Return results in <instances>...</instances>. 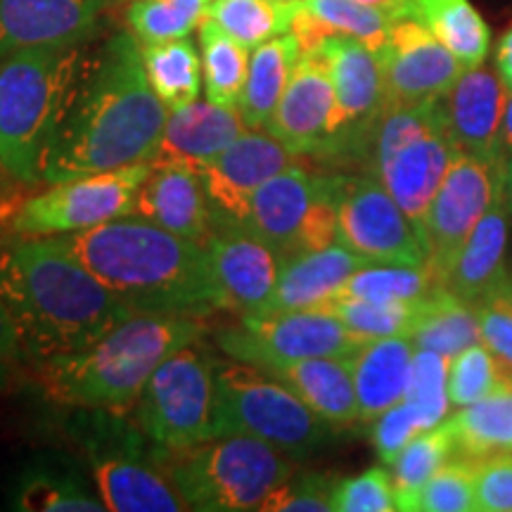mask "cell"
<instances>
[{"label": "cell", "mask_w": 512, "mask_h": 512, "mask_svg": "<svg viewBox=\"0 0 512 512\" xmlns=\"http://www.w3.org/2000/svg\"><path fill=\"white\" fill-rule=\"evenodd\" d=\"M166 121L169 107L150 86L138 38L117 34L83 76L43 162V183L152 162Z\"/></svg>", "instance_id": "obj_1"}, {"label": "cell", "mask_w": 512, "mask_h": 512, "mask_svg": "<svg viewBox=\"0 0 512 512\" xmlns=\"http://www.w3.org/2000/svg\"><path fill=\"white\" fill-rule=\"evenodd\" d=\"M138 313L204 318L223 311L202 242L181 238L140 216L53 238Z\"/></svg>", "instance_id": "obj_2"}, {"label": "cell", "mask_w": 512, "mask_h": 512, "mask_svg": "<svg viewBox=\"0 0 512 512\" xmlns=\"http://www.w3.org/2000/svg\"><path fill=\"white\" fill-rule=\"evenodd\" d=\"M0 299L36 363L79 354L138 313L53 238H19L3 254Z\"/></svg>", "instance_id": "obj_3"}, {"label": "cell", "mask_w": 512, "mask_h": 512, "mask_svg": "<svg viewBox=\"0 0 512 512\" xmlns=\"http://www.w3.org/2000/svg\"><path fill=\"white\" fill-rule=\"evenodd\" d=\"M202 332L197 318L136 313L79 354L38 361V384L57 406L126 415L159 363Z\"/></svg>", "instance_id": "obj_4"}, {"label": "cell", "mask_w": 512, "mask_h": 512, "mask_svg": "<svg viewBox=\"0 0 512 512\" xmlns=\"http://www.w3.org/2000/svg\"><path fill=\"white\" fill-rule=\"evenodd\" d=\"M83 76L79 46L27 48L0 60V166L17 183H43V162Z\"/></svg>", "instance_id": "obj_5"}, {"label": "cell", "mask_w": 512, "mask_h": 512, "mask_svg": "<svg viewBox=\"0 0 512 512\" xmlns=\"http://www.w3.org/2000/svg\"><path fill=\"white\" fill-rule=\"evenodd\" d=\"M164 472L190 510H259L273 489L294 475V458L249 434H228L169 451L157 446Z\"/></svg>", "instance_id": "obj_6"}, {"label": "cell", "mask_w": 512, "mask_h": 512, "mask_svg": "<svg viewBox=\"0 0 512 512\" xmlns=\"http://www.w3.org/2000/svg\"><path fill=\"white\" fill-rule=\"evenodd\" d=\"M228 434H249L299 460L328 444L332 427L266 370L228 358L214 366V437Z\"/></svg>", "instance_id": "obj_7"}, {"label": "cell", "mask_w": 512, "mask_h": 512, "mask_svg": "<svg viewBox=\"0 0 512 512\" xmlns=\"http://www.w3.org/2000/svg\"><path fill=\"white\" fill-rule=\"evenodd\" d=\"M458 152L441 100L425 105L387 102L375 128L368 171L380 178L422 235L427 209Z\"/></svg>", "instance_id": "obj_8"}, {"label": "cell", "mask_w": 512, "mask_h": 512, "mask_svg": "<svg viewBox=\"0 0 512 512\" xmlns=\"http://www.w3.org/2000/svg\"><path fill=\"white\" fill-rule=\"evenodd\" d=\"M93 434L86 432L91 479L110 512H181L185 498L164 472L157 446L147 451L145 434L121 413L88 411Z\"/></svg>", "instance_id": "obj_9"}, {"label": "cell", "mask_w": 512, "mask_h": 512, "mask_svg": "<svg viewBox=\"0 0 512 512\" xmlns=\"http://www.w3.org/2000/svg\"><path fill=\"white\" fill-rule=\"evenodd\" d=\"M339 174H311L302 164L280 171L254 192L240 228L280 259L337 242Z\"/></svg>", "instance_id": "obj_10"}, {"label": "cell", "mask_w": 512, "mask_h": 512, "mask_svg": "<svg viewBox=\"0 0 512 512\" xmlns=\"http://www.w3.org/2000/svg\"><path fill=\"white\" fill-rule=\"evenodd\" d=\"M214 366L216 358L192 342L155 368L133 406L152 444L181 451L214 439Z\"/></svg>", "instance_id": "obj_11"}, {"label": "cell", "mask_w": 512, "mask_h": 512, "mask_svg": "<svg viewBox=\"0 0 512 512\" xmlns=\"http://www.w3.org/2000/svg\"><path fill=\"white\" fill-rule=\"evenodd\" d=\"M214 342L228 358L264 370L302 358L354 356L366 344L342 320L323 309L240 316L235 325L216 330Z\"/></svg>", "instance_id": "obj_12"}, {"label": "cell", "mask_w": 512, "mask_h": 512, "mask_svg": "<svg viewBox=\"0 0 512 512\" xmlns=\"http://www.w3.org/2000/svg\"><path fill=\"white\" fill-rule=\"evenodd\" d=\"M152 164H131L102 174L53 183L19 204L12 216L17 238H55L133 214L136 195Z\"/></svg>", "instance_id": "obj_13"}, {"label": "cell", "mask_w": 512, "mask_h": 512, "mask_svg": "<svg viewBox=\"0 0 512 512\" xmlns=\"http://www.w3.org/2000/svg\"><path fill=\"white\" fill-rule=\"evenodd\" d=\"M318 48L328 60L335 88L328 136L318 157H370L377 121L387 110L380 53L356 38L339 34L325 36Z\"/></svg>", "instance_id": "obj_14"}, {"label": "cell", "mask_w": 512, "mask_h": 512, "mask_svg": "<svg viewBox=\"0 0 512 512\" xmlns=\"http://www.w3.org/2000/svg\"><path fill=\"white\" fill-rule=\"evenodd\" d=\"M337 242L370 264L427 266L420 230L373 171L339 176Z\"/></svg>", "instance_id": "obj_15"}, {"label": "cell", "mask_w": 512, "mask_h": 512, "mask_svg": "<svg viewBox=\"0 0 512 512\" xmlns=\"http://www.w3.org/2000/svg\"><path fill=\"white\" fill-rule=\"evenodd\" d=\"M503 185V159H482L458 152L427 209L422 240L427 266L446 285V275L484 211Z\"/></svg>", "instance_id": "obj_16"}, {"label": "cell", "mask_w": 512, "mask_h": 512, "mask_svg": "<svg viewBox=\"0 0 512 512\" xmlns=\"http://www.w3.org/2000/svg\"><path fill=\"white\" fill-rule=\"evenodd\" d=\"M389 105L439 102L463 74V62L425 24L399 17L380 50Z\"/></svg>", "instance_id": "obj_17"}, {"label": "cell", "mask_w": 512, "mask_h": 512, "mask_svg": "<svg viewBox=\"0 0 512 512\" xmlns=\"http://www.w3.org/2000/svg\"><path fill=\"white\" fill-rule=\"evenodd\" d=\"M268 131H249L230 143L219 157L202 171L214 226H242L254 192L280 171L299 164Z\"/></svg>", "instance_id": "obj_18"}, {"label": "cell", "mask_w": 512, "mask_h": 512, "mask_svg": "<svg viewBox=\"0 0 512 512\" xmlns=\"http://www.w3.org/2000/svg\"><path fill=\"white\" fill-rule=\"evenodd\" d=\"M223 311L238 316L264 313L278 285L283 259L240 226H214L204 240Z\"/></svg>", "instance_id": "obj_19"}, {"label": "cell", "mask_w": 512, "mask_h": 512, "mask_svg": "<svg viewBox=\"0 0 512 512\" xmlns=\"http://www.w3.org/2000/svg\"><path fill=\"white\" fill-rule=\"evenodd\" d=\"M335 88L323 50H302L283 98L264 131L297 157H316L328 136Z\"/></svg>", "instance_id": "obj_20"}, {"label": "cell", "mask_w": 512, "mask_h": 512, "mask_svg": "<svg viewBox=\"0 0 512 512\" xmlns=\"http://www.w3.org/2000/svg\"><path fill=\"white\" fill-rule=\"evenodd\" d=\"M112 0H0V60L27 48L81 46Z\"/></svg>", "instance_id": "obj_21"}, {"label": "cell", "mask_w": 512, "mask_h": 512, "mask_svg": "<svg viewBox=\"0 0 512 512\" xmlns=\"http://www.w3.org/2000/svg\"><path fill=\"white\" fill-rule=\"evenodd\" d=\"M510 91L494 69L465 67L460 79L441 98L448 131L458 150L482 159H503L501 131Z\"/></svg>", "instance_id": "obj_22"}, {"label": "cell", "mask_w": 512, "mask_h": 512, "mask_svg": "<svg viewBox=\"0 0 512 512\" xmlns=\"http://www.w3.org/2000/svg\"><path fill=\"white\" fill-rule=\"evenodd\" d=\"M249 131L238 110L209 100H195L171 110L152 166H183L202 174L230 143Z\"/></svg>", "instance_id": "obj_23"}, {"label": "cell", "mask_w": 512, "mask_h": 512, "mask_svg": "<svg viewBox=\"0 0 512 512\" xmlns=\"http://www.w3.org/2000/svg\"><path fill=\"white\" fill-rule=\"evenodd\" d=\"M131 216L202 245L214 230L202 176L183 166H152L150 176L140 185Z\"/></svg>", "instance_id": "obj_24"}, {"label": "cell", "mask_w": 512, "mask_h": 512, "mask_svg": "<svg viewBox=\"0 0 512 512\" xmlns=\"http://www.w3.org/2000/svg\"><path fill=\"white\" fill-rule=\"evenodd\" d=\"M510 209L505 204L503 185L496 200L484 211V216L472 230V235L460 249L446 275V287L467 304L479 306L496 297L501 290L508 268H505V249H508Z\"/></svg>", "instance_id": "obj_25"}, {"label": "cell", "mask_w": 512, "mask_h": 512, "mask_svg": "<svg viewBox=\"0 0 512 512\" xmlns=\"http://www.w3.org/2000/svg\"><path fill=\"white\" fill-rule=\"evenodd\" d=\"M368 264V259L351 252L342 242L287 256L280 266L278 285L266 311L316 309L337 297L351 275Z\"/></svg>", "instance_id": "obj_26"}, {"label": "cell", "mask_w": 512, "mask_h": 512, "mask_svg": "<svg viewBox=\"0 0 512 512\" xmlns=\"http://www.w3.org/2000/svg\"><path fill=\"white\" fill-rule=\"evenodd\" d=\"M266 373L287 384L332 430L361 422L351 356L302 358V361L266 368Z\"/></svg>", "instance_id": "obj_27"}, {"label": "cell", "mask_w": 512, "mask_h": 512, "mask_svg": "<svg viewBox=\"0 0 512 512\" xmlns=\"http://www.w3.org/2000/svg\"><path fill=\"white\" fill-rule=\"evenodd\" d=\"M413 354L415 347L408 337H382L370 339L351 356L361 422H373L403 401Z\"/></svg>", "instance_id": "obj_28"}, {"label": "cell", "mask_w": 512, "mask_h": 512, "mask_svg": "<svg viewBox=\"0 0 512 512\" xmlns=\"http://www.w3.org/2000/svg\"><path fill=\"white\" fill-rule=\"evenodd\" d=\"M396 17L358 0H297L292 34L299 38L302 50L320 46L325 36H351L380 50L387 46Z\"/></svg>", "instance_id": "obj_29"}, {"label": "cell", "mask_w": 512, "mask_h": 512, "mask_svg": "<svg viewBox=\"0 0 512 512\" xmlns=\"http://www.w3.org/2000/svg\"><path fill=\"white\" fill-rule=\"evenodd\" d=\"M299 57H302V43L292 31L275 36L252 50L245 91H242L238 105V112L245 119L247 128L264 131L280 98H283Z\"/></svg>", "instance_id": "obj_30"}, {"label": "cell", "mask_w": 512, "mask_h": 512, "mask_svg": "<svg viewBox=\"0 0 512 512\" xmlns=\"http://www.w3.org/2000/svg\"><path fill=\"white\" fill-rule=\"evenodd\" d=\"M446 425L456 441V458L479 460L494 453H512V382L446 415Z\"/></svg>", "instance_id": "obj_31"}, {"label": "cell", "mask_w": 512, "mask_h": 512, "mask_svg": "<svg viewBox=\"0 0 512 512\" xmlns=\"http://www.w3.org/2000/svg\"><path fill=\"white\" fill-rule=\"evenodd\" d=\"M10 508L19 512H102L98 491L62 465H31L15 482Z\"/></svg>", "instance_id": "obj_32"}, {"label": "cell", "mask_w": 512, "mask_h": 512, "mask_svg": "<svg viewBox=\"0 0 512 512\" xmlns=\"http://www.w3.org/2000/svg\"><path fill=\"white\" fill-rule=\"evenodd\" d=\"M425 24L463 67L484 64L491 48V31L470 0H411V15Z\"/></svg>", "instance_id": "obj_33"}, {"label": "cell", "mask_w": 512, "mask_h": 512, "mask_svg": "<svg viewBox=\"0 0 512 512\" xmlns=\"http://www.w3.org/2000/svg\"><path fill=\"white\" fill-rule=\"evenodd\" d=\"M411 342L415 349L453 358L472 344L482 342L477 306L467 304L448 287H441L422 304Z\"/></svg>", "instance_id": "obj_34"}, {"label": "cell", "mask_w": 512, "mask_h": 512, "mask_svg": "<svg viewBox=\"0 0 512 512\" xmlns=\"http://www.w3.org/2000/svg\"><path fill=\"white\" fill-rule=\"evenodd\" d=\"M140 50H143L150 86L155 88L157 98L169 107V112L181 110L200 98L204 88L202 57L188 36L150 43V46H140Z\"/></svg>", "instance_id": "obj_35"}, {"label": "cell", "mask_w": 512, "mask_h": 512, "mask_svg": "<svg viewBox=\"0 0 512 512\" xmlns=\"http://www.w3.org/2000/svg\"><path fill=\"white\" fill-rule=\"evenodd\" d=\"M200 41L207 100L221 107H230V110H238L242 91H245L252 50L235 41L209 17L200 24Z\"/></svg>", "instance_id": "obj_36"}, {"label": "cell", "mask_w": 512, "mask_h": 512, "mask_svg": "<svg viewBox=\"0 0 512 512\" xmlns=\"http://www.w3.org/2000/svg\"><path fill=\"white\" fill-rule=\"evenodd\" d=\"M207 17L242 46L254 50L292 31L297 0H211Z\"/></svg>", "instance_id": "obj_37"}, {"label": "cell", "mask_w": 512, "mask_h": 512, "mask_svg": "<svg viewBox=\"0 0 512 512\" xmlns=\"http://www.w3.org/2000/svg\"><path fill=\"white\" fill-rule=\"evenodd\" d=\"M422 302H370V299L358 297H337L328 299L325 304L316 306L332 313V316L342 320L347 328L361 337L363 342L382 337H408L411 339L415 325H418Z\"/></svg>", "instance_id": "obj_38"}, {"label": "cell", "mask_w": 512, "mask_h": 512, "mask_svg": "<svg viewBox=\"0 0 512 512\" xmlns=\"http://www.w3.org/2000/svg\"><path fill=\"white\" fill-rule=\"evenodd\" d=\"M446 287L430 266L368 264L351 275L339 294L370 302H422Z\"/></svg>", "instance_id": "obj_39"}, {"label": "cell", "mask_w": 512, "mask_h": 512, "mask_svg": "<svg viewBox=\"0 0 512 512\" xmlns=\"http://www.w3.org/2000/svg\"><path fill=\"white\" fill-rule=\"evenodd\" d=\"M211 0H133L128 5V27L140 46L190 36L207 19Z\"/></svg>", "instance_id": "obj_40"}, {"label": "cell", "mask_w": 512, "mask_h": 512, "mask_svg": "<svg viewBox=\"0 0 512 512\" xmlns=\"http://www.w3.org/2000/svg\"><path fill=\"white\" fill-rule=\"evenodd\" d=\"M396 505L403 512H477L470 460H448L418 489L396 491Z\"/></svg>", "instance_id": "obj_41"}, {"label": "cell", "mask_w": 512, "mask_h": 512, "mask_svg": "<svg viewBox=\"0 0 512 512\" xmlns=\"http://www.w3.org/2000/svg\"><path fill=\"white\" fill-rule=\"evenodd\" d=\"M512 382V370L491 354L484 342L448 358V401L453 408L470 406Z\"/></svg>", "instance_id": "obj_42"}, {"label": "cell", "mask_w": 512, "mask_h": 512, "mask_svg": "<svg viewBox=\"0 0 512 512\" xmlns=\"http://www.w3.org/2000/svg\"><path fill=\"white\" fill-rule=\"evenodd\" d=\"M456 441L448 430L446 420L430 430L420 432L411 444L396 456L392 467V479L396 491H413L430 479L434 472H439L448 460L456 458Z\"/></svg>", "instance_id": "obj_43"}, {"label": "cell", "mask_w": 512, "mask_h": 512, "mask_svg": "<svg viewBox=\"0 0 512 512\" xmlns=\"http://www.w3.org/2000/svg\"><path fill=\"white\" fill-rule=\"evenodd\" d=\"M403 401H408L418 411L425 430L444 422L448 408H451V401H448V358L434 354V351L415 349Z\"/></svg>", "instance_id": "obj_44"}, {"label": "cell", "mask_w": 512, "mask_h": 512, "mask_svg": "<svg viewBox=\"0 0 512 512\" xmlns=\"http://www.w3.org/2000/svg\"><path fill=\"white\" fill-rule=\"evenodd\" d=\"M396 486L392 472L370 467L356 477L337 479L332 491V512H394Z\"/></svg>", "instance_id": "obj_45"}, {"label": "cell", "mask_w": 512, "mask_h": 512, "mask_svg": "<svg viewBox=\"0 0 512 512\" xmlns=\"http://www.w3.org/2000/svg\"><path fill=\"white\" fill-rule=\"evenodd\" d=\"M339 477L320 472H294L278 489H273L261 512H332V491Z\"/></svg>", "instance_id": "obj_46"}, {"label": "cell", "mask_w": 512, "mask_h": 512, "mask_svg": "<svg viewBox=\"0 0 512 512\" xmlns=\"http://www.w3.org/2000/svg\"><path fill=\"white\" fill-rule=\"evenodd\" d=\"M477 512H512V453L470 460Z\"/></svg>", "instance_id": "obj_47"}, {"label": "cell", "mask_w": 512, "mask_h": 512, "mask_svg": "<svg viewBox=\"0 0 512 512\" xmlns=\"http://www.w3.org/2000/svg\"><path fill=\"white\" fill-rule=\"evenodd\" d=\"M420 432H425V427L418 411L408 401H399L373 420L370 439L382 463L389 465Z\"/></svg>", "instance_id": "obj_48"}, {"label": "cell", "mask_w": 512, "mask_h": 512, "mask_svg": "<svg viewBox=\"0 0 512 512\" xmlns=\"http://www.w3.org/2000/svg\"><path fill=\"white\" fill-rule=\"evenodd\" d=\"M479 337L491 354L501 358L512 370V306L501 302V299H489L479 304Z\"/></svg>", "instance_id": "obj_49"}, {"label": "cell", "mask_w": 512, "mask_h": 512, "mask_svg": "<svg viewBox=\"0 0 512 512\" xmlns=\"http://www.w3.org/2000/svg\"><path fill=\"white\" fill-rule=\"evenodd\" d=\"M22 342H19V332L15 328L8 306L0 299V373L15 366L22 356Z\"/></svg>", "instance_id": "obj_50"}, {"label": "cell", "mask_w": 512, "mask_h": 512, "mask_svg": "<svg viewBox=\"0 0 512 512\" xmlns=\"http://www.w3.org/2000/svg\"><path fill=\"white\" fill-rule=\"evenodd\" d=\"M496 72L501 76L505 88L512 91V24L510 29L505 31L501 41H498L496 48Z\"/></svg>", "instance_id": "obj_51"}, {"label": "cell", "mask_w": 512, "mask_h": 512, "mask_svg": "<svg viewBox=\"0 0 512 512\" xmlns=\"http://www.w3.org/2000/svg\"><path fill=\"white\" fill-rule=\"evenodd\" d=\"M358 3L373 5V8H380L389 12L392 17H408L411 15V0H358Z\"/></svg>", "instance_id": "obj_52"}, {"label": "cell", "mask_w": 512, "mask_h": 512, "mask_svg": "<svg viewBox=\"0 0 512 512\" xmlns=\"http://www.w3.org/2000/svg\"><path fill=\"white\" fill-rule=\"evenodd\" d=\"M501 150L503 157L512 155V91L505 102V114H503V131H501Z\"/></svg>", "instance_id": "obj_53"}, {"label": "cell", "mask_w": 512, "mask_h": 512, "mask_svg": "<svg viewBox=\"0 0 512 512\" xmlns=\"http://www.w3.org/2000/svg\"><path fill=\"white\" fill-rule=\"evenodd\" d=\"M503 197L512 214V155L503 157Z\"/></svg>", "instance_id": "obj_54"}, {"label": "cell", "mask_w": 512, "mask_h": 512, "mask_svg": "<svg viewBox=\"0 0 512 512\" xmlns=\"http://www.w3.org/2000/svg\"><path fill=\"white\" fill-rule=\"evenodd\" d=\"M3 221H5V216H3V211H0V223H3ZM17 240L19 238L15 233H12V226H8V228L0 226V259H3V254L8 252V249L15 245Z\"/></svg>", "instance_id": "obj_55"}, {"label": "cell", "mask_w": 512, "mask_h": 512, "mask_svg": "<svg viewBox=\"0 0 512 512\" xmlns=\"http://www.w3.org/2000/svg\"><path fill=\"white\" fill-rule=\"evenodd\" d=\"M491 299H494V297H491ZM496 299H501V302L512 306V275H508V278H505L503 287L496 292Z\"/></svg>", "instance_id": "obj_56"}, {"label": "cell", "mask_w": 512, "mask_h": 512, "mask_svg": "<svg viewBox=\"0 0 512 512\" xmlns=\"http://www.w3.org/2000/svg\"><path fill=\"white\" fill-rule=\"evenodd\" d=\"M0 169H3V166H0Z\"/></svg>", "instance_id": "obj_57"}]
</instances>
